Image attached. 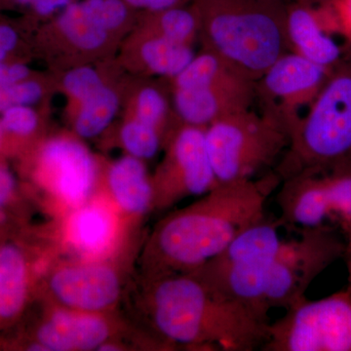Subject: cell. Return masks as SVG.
<instances>
[{"mask_svg": "<svg viewBox=\"0 0 351 351\" xmlns=\"http://www.w3.org/2000/svg\"><path fill=\"white\" fill-rule=\"evenodd\" d=\"M281 180L219 182L199 200L163 219L147 245L149 277L191 274L219 255L239 233L262 221Z\"/></svg>", "mask_w": 351, "mask_h": 351, "instance_id": "6da1fadb", "label": "cell"}, {"mask_svg": "<svg viewBox=\"0 0 351 351\" xmlns=\"http://www.w3.org/2000/svg\"><path fill=\"white\" fill-rule=\"evenodd\" d=\"M145 311L152 329L172 346L262 350L269 317L217 294L191 274L151 277Z\"/></svg>", "mask_w": 351, "mask_h": 351, "instance_id": "7a4b0ae2", "label": "cell"}, {"mask_svg": "<svg viewBox=\"0 0 351 351\" xmlns=\"http://www.w3.org/2000/svg\"><path fill=\"white\" fill-rule=\"evenodd\" d=\"M205 49L257 82L288 52L286 4L279 0H193Z\"/></svg>", "mask_w": 351, "mask_h": 351, "instance_id": "3957f363", "label": "cell"}, {"mask_svg": "<svg viewBox=\"0 0 351 351\" xmlns=\"http://www.w3.org/2000/svg\"><path fill=\"white\" fill-rule=\"evenodd\" d=\"M289 138L274 172L281 181L300 174L351 171V54L346 53L331 69Z\"/></svg>", "mask_w": 351, "mask_h": 351, "instance_id": "277c9868", "label": "cell"}, {"mask_svg": "<svg viewBox=\"0 0 351 351\" xmlns=\"http://www.w3.org/2000/svg\"><path fill=\"white\" fill-rule=\"evenodd\" d=\"M281 228L280 219L265 217L191 274L217 294L269 317L265 289L270 265L282 241Z\"/></svg>", "mask_w": 351, "mask_h": 351, "instance_id": "5b68a950", "label": "cell"}, {"mask_svg": "<svg viewBox=\"0 0 351 351\" xmlns=\"http://www.w3.org/2000/svg\"><path fill=\"white\" fill-rule=\"evenodd\" d=\"M205 137L219 182L254 179L281 158L290 140L287 129L278 120L252 108L210 124Z\"/></svg>", "mask_w": 351, "mask_h": 351, "instance_id": "8992f818", "label": "cell"}, {"mask_svg": "<svg viewBox=\"0 0 351 351\" xmlns=\"http://www.w3.org/2000/svg\"><path fill=\"white\" fill-rule=\"evenodd\" d=\"M295 239H282L267 276L269 309L294 306L306 299L307 289L330 265L345 257L346 240L332 226L299 228Z\"/></svg>", "mask_w": 351, "mask_h": 351, "instance_id": "52a82bcc", "label": "cell"}, {"mask_svg": "<svg viewBox=\"0 0 351 351\" xmlns=\"http://www.w3.org/2000/svg\"><path fill=\"white\" fill-rule=\"evenodd\" d=\"M263 351H351V291L306 299L270 323Z\"/></svg>", "mask_w": 351, "mask_h": 351, "instance_id": "ba28073f", "label": "cell"}, {"mask_svg": "<svg viewBox=\"0 0 351 351\" xmlns=\"http://www.w3.org/2000/svg\"><path fill=\"white\" fill-rule=\"evenodd\" d=\"M276 201L282 226H332L351 230V171L300 174L281 181Z\"/></svg>", "mask_w": 351, "mask_h": 351, "instance_id": "9c48e42d", "label": "cell"}, {"mask_svg": "<svg viewBox=\"0 0 351 351\" xmlns=\"http://www.w3.org/2000/svg\"><path fill=\"white\" fill-rule=\"evenodd\" d=\"M152 182V208L158 209L189 196H202L219 184L208 152L205 128L180 123L171 134L167 154Z\"/></svg>", "mask_w": 351, "mask_h": 351, "instance_id": "30bf717a", "label": "cell"}, {"mask_svg": "<svg viewBox=\"0 0 351 351\" xmlns=\"http://www.w3.org/2000/svg\"><path fill=\"white\" fill-rule=\"evenodd\" d=\"M332 69L288 51L256 82V101L262 112L278 120L290 133L326 82Z\"/></svg>", "mask_w": 351, "mask_h": 351, "instance_id": "8fae6325", "label": "cell"}, {"mask_svg": "<svg viewBox=\"0 0 351 351\" xmlns=\"http://www.w3.org/2000/svg\"><path fill=\"white\" fill-rule=\"evenodd\" d=\"M38 176L55 197L75 209L86 203L93 191L96 163L82 143L55 138L41 149Z\"/></svg>", "mask_w": 351, "mask_h": 351, "instance_id": "7c38bea8", "label": "cell"}, {"mask_svg": "<svg viewBox=\"0 0 351 351\" xmlns=\"http://www.w3.org/2000/svg\"><path fill=\"white\" fill-rule=\"evenodd\" d=\"M335 34L339 36L338 25L327 0L286 6V36L289 50L295 54L324 68H334L346 55Z\"/></svg>", "mask_w": 351, "mask_h": 351, "instance_id": "4fadbf2b", "label": "cell"}, {"mask_svg": "<svg viewBox=\"0 0 351 351\" xmlns=\"http://www.w3.org/2000/svg\"><path fill=\"white\" fill-rule=\"evenodd\" d=\"M49 287L64 306L91 313L112 306L121 291L117 272L99 263L62 267L51 276Z\"/></svg>", "mask_w": 351, "mask_h": 351, "instance_id": "5bb4252c", "label": "cell"}, {"mask_svg": "<svg viewBox=\"0 0 351 351\" xmlns=\"http://www.w3.org/2000/svg\"><path fill=\"white\" fill-rule=\"evenodd\" d=\"M256 82L174 88L173 106L180 123L206 128L217 120L250 110Z\"/></svg>", "mask_w": 351, "mask_h": 351, "instance_id": "9a60e30c", "label": "cell"}, {"mask_svg": "<svg viewBox=\"0 0 351 351\" xmlns=\"http://www.w3.org/2000/svg\"><path fill=\"white\" fill-rule=\"evenodd\" d=\"M107 321L95 313L58 311L39 327L36 343L29 350L44 351L93 350L110 336Z\"/></svg>", "mask_w": 351, "mask_h": 351, "instance_id": "2e32d148", "label": "cell"}, {"mask_svg": "<svg viewBox=\"0 0 351 351\" xmlns=\"http://www.w3.org/2000/svg\"><path fill=\"white\" fill-rule=\"evenodd\" d=\"M108 182L113 198L126 213L141 217L152 208L154 189L145 161L129 154L117 159L108 170Z\"/></svg>", "mask_w": 351, "mask_h": 351, "instance_id": "e0dca14e", "label": "cell"}, {"mask_svg": "<svg viewBox=\"0 0 351 351\" xmlns=\"http://www.w3.org/2000/svg\"><path fill=\"white\" fill-rule=\"evenodd\" d=\"M115 235L112 213L100 204L75 208L66 226V237L71 246L87 257H99L108 251Z\"/></svg>", "mask_w": 351, "mask_h": 351, "instance_id": "ac0fdd59", "label": "cell"}, {"mask_svg": "<svg viewBox=\"0 0 351 351\" xmlns=\"http://www.w3.org/2000/svg\"><path fill=\"white\" fill-rule=\"evenodd\" d=\"M144 32L138 46V57L143 68L149 73L162 77L175 78L195 56L193 45Z\"/></svg>", "mask_w": 351, "mask_h": 351, "instance_id": "d6986e66", "label": "cell"}, {"mask_svg": "<svg viewBox=\"0 0 351 351\" xmlns=\"http://www.w3.org/2000/svg\"><path fill=\"white\" fill-rule=\"evenodd\" d=\"M27 270L24 254L15 245L0 246V317L13 318L24 306Z\"/></svg>", "mask_w": 351, "mask_h": 351, "instance_id": "ffe728a7", "label": "cell"}, {"mask_svg": "<svg viewBox=\"0 0 351 351\" xmlns=\"http://www.w3.org/2000/svg\"><path fill=\"white\" fill-rule=\"evenodd\" d=\"M142 13L143 31L186 45H193L199 36V17L193 3Z\"/></svg>", "mask_w": 351, "mask_h": 351, "instance_id": "44dd1931", "label": "cell"}, {"mask_svg": "<svg viewBox=\"0 0 351 351\" xmlns=\"http://www.w3.org/2000/svg\"><path fill=\"white\" fill-rule=\"evenodd\" d=\"M119 108V95L112 88L104 85L78 104L73 122L75 133L83 138L101 135L117 117Z\"/></svg>", "mask_w": 351, "mask_h": 351, "instance_id": "7402d4cb", "label": "cell"}, {"mask_svg": "<svg viewBox=\"0 0 351 351\" xmlns=\"http://www.w3.org/2000/svg\"><path fill=\"white\" fill-rule=\"evenodd\" d=\"M56 27L71 45L89 52L101 49L110 38V32L92 19L82 1H73L60 11Z\"/></svg>", "mask_w": 351, "mask_h": 351, "instance_id": "603a6c76", "label": "cell"}, {"mask_svg": "<svg viewBox=\"0 0 351 351\" xmlns=\"http://www.w3.org/2000/svg\"><path fill=\"white\" fill-rule=\"evenodd\" d=\"M163 133L133 117L121 127L120 140L129 156L145 161L154 158L160 151Z\"/></svg>", "mask_w": 351, "mask_h": 351, "instance_id": "cb8c5ba5", "label": "cell"}, {"mask_svg": "<svg viewBox=\"0 0 351 351\" xmlns=\"http://www.w3.org/2000/svg\"><path fill=\"white\" fill-rule=\"evenodd\" d=\"M169 117V101L162 90L156 85H145L136 94L133 117L165 131Z\"/></svg>", "mask_w": 351, "mask_h": 351, "instance_id": "d4e9b609", "label": "cell"}, {"mask_svg": "<svg viewBox=\"0 0 351 351\" xmlns=\"http://www.w3.org/2000/svg\"><path fill=\"white\" fill-rule=\"evenodd\" d=\"M82 2L92 19L110 34L123 27L134 10L125 0H82Z\"/></svg>", "mask_w": 351, "mask_h": 351, "instance_id": "484cf974", "label": "cell"}, {"mask_svg": "<svg viewBox=\"0 0 351 351\" xmlns=\"http://www.w3.org/2000/svg\"><path fill=\"white\" fill-rule=\"evenodd\" d=\"M105 83L97 69L89 66H80L71 69L63 80L64 92L73 101L82 103Z\"/></svg>", "mask_w": 351, "mask_h": 351, "instance_id": "4316f807", "label": "cell"}, {"mask_svg": "<svg viewBox=\"0 0 351 351\" xmlns=\"http://www.w3.org/2000/svg\"><path fill=\"white\" fill-rule=\"evenodd\" d=\"M40 82L27 78L23 82L0 88V113L18 106H34L43 97Z\"/></svg>", "mask_w": 351, "mask_h": 351, "instance_id": "83f0119b", "label": "cell"}, {"mask_svg": "<svg viewBox=\"0 0 351 351\" xmlns=\"http://www.w3.org/2000/svg\"><path fill=\"white\" fill-rule=\"evenodd\" d=\"M38 124V114L32 106H18L0 113V125L11 135L27 137L36 131Z\"/></svg>", "mask_w": 351, "mask_h": 351, "instance_id": "f1b7e54d", "label": "cell"}, {"mask_svg": "<svg viewBox=\"0 0 351 351\" xmlns=\"http://www.w3.org/2000/svg\"><path fill=\"white\" fill-rule=\"evenodd\" d=\"M32 77V69L20 62H0V88L9 86Z\"/></svg>", "mask_w": 351, "mask_h": 351, "instance_id": "f546056e", "label": "cell"}, {"mask_svg": "<svg viewBox=\"0 0 351 351\" xmlns=\"http://www.w3.org/2000/svg\"><path fill=\"white\" fill-rule=\"evenodd\" d=\"M331 9L339 36L351 43V0H327Z\"/></svg>", "mask_w": 351, "mask_h": 351, "instance_id": "4dcf8cb0", "label": "cell"}, {"mask_svg": "<svg viewBox=\"0 0 351 351\" xmlns=\"http://www.w3.org/2000/svg\"><path fill=\"white\" fill-rule=\"evenodd\" d=\"M126 3L134 10L141 12H156L171 7L186 5L193 0H125Z\"/></svg>", "mask_w": 351, "mask_h": 351, "instance_id": "1f68e13d", "label": "cell"}, {"mask_svg": "<svg viewBox=\"0 0 351 351\" xmlns=\"http://www.w3.org/2000/svg\"><path fill=\"white\" fill-rule=\"evenodd\" d=\"M75 0H34L29 11L40 18L51 17L63 10Z\"/></svg>", "mask_w": 351, "mask_h": 351, "instance_id": "d6a6232c", "label": "cell"}, {"mask_svg": "<svg viewBox=\"0 0 351 351\" xmlns=\"http://www.w3.org/2000/svg\"><path fill=\"white\" fill-rule=\"evenodd\" d=\"M19 43L17 32L10 25L0 24V62L8 60L9 55Z\"/></svg>", "mask_w": 351, "mask_h": 351, "instance_id": "836d02e7", "label": "cell"}, {"mask_svg": "<svg viewBox=\"0 0 351 351\" xmlns=\"http://www.w3.org/2000/svg\"><path fill=\"white\" fill-rule=\"evenodd\" d=\"M15 188L13 175L5 167L0 165V209L12 198Z\"/></svg>", "mask_w": 351, "mask_h": 351, "instance_id": "e575fe53", "label": "cell"}, {"mask_svg": "<svg viewBox=\"0 0 351 351\" xmlns=\"http://www.w3.org/2000/svg\"><path fill=\"white\" fill-rule=\"evenodd\" d=\"M346 248L345 258L348 269V285L346 289L351 291V230L346 234Z\"/></svg>", "mask_w": 351, "mask_h": 351, "instance_id": "d590c367", "label": "cell"}, {"mask_svg": "<svg viewBox=\"0 0 351 351\" xmlns=\"http://www.w3.org/2000/svg\"><path fill=\"white\" fill-rule=\"evenodd\" d=\"M279 1L283 2L287 5V4L294 3V2H319L324 1V0H279Z\"/></svg>", "mask_w": 351, "mask_h": 351, "instance_id": "8d00e7d4", "label": "cell"}, {"mask_svg": "<svg viewBox=\"0 0 351 351\" xmlns=\"http://www.w3.org/2000/svg\"><path fill=\"white\" fill-rule=\"evenodd\" d=\"M5 131L2 128V126L0 125V147H1L2 142H3L4 135H5Z\"/></svg>", "mask_w": 351, "mask_h": 351, "instance_id": "74e56055", "label": "cell"}, {"mask_svg": "<svg viewBox=\"0 0 351 351\" xmlns=\"http://www.w3.org/2000/svg\"><path fill=\"white\" fill-rule=\"evenodd\" d=\"M4 219H5V217H4L3 212L0 209V223H2V221H4Z\"/></svg>", "mask_w": 351, "mask_h": 351, "instance_id": "f35d334b", "label": "cell"}]
</instances>
